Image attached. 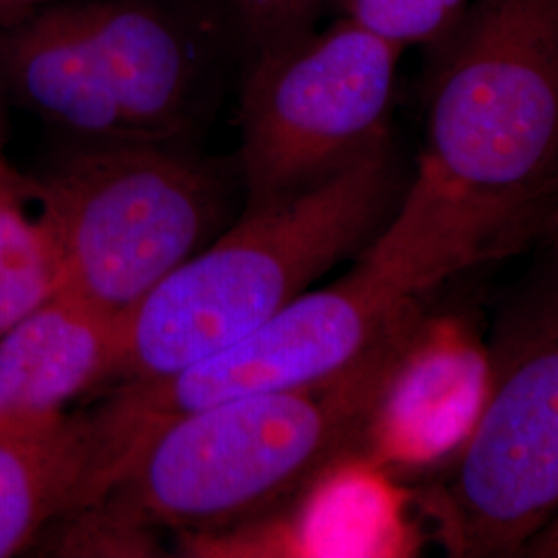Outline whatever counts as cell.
Listing matches in <instances>:
<instances>
[{
    "label": "cell",
    "instance_id": "cell-17",
    "mask_svg": "<svg viewBox=\"0 0 558 558\" xmlns=\"http://www.w3.org/2000/svg\"><path fill=\"white\" fill-rule=\"evenodd\" d=\"M521 555L558 558V513L539 530L534 538L525 544Z\"/></svg>",
    "mask_w": 558,
    "mask_h": 558
},
{
    "label": "cell",
    "instance_id": "cell-4",
    "mask_svg": "<svg viewBox=\"0 0 558 558\" xmlns=\"http://www.w3.org/2000/svg\"><path fill=\"white\" fill-rule=\"evenodd\" d=\"M422 296L373 240L343 278L300 294L234 345L174 375L112 387L89 414L96 439L89 500L156 426L226 399L331 379L414 319Z\"/></svg>",
    "mask_w": 558,
    "mask_h": 558
},
{
    "label": "cell",
    "instance_id": "cell-12",
    "mask_svg": "<svg viewBox=\"0 0 558 558\" xmlns=\"http://www.w3.org/2000/svg\"><path fill=\"white\" fill-rule=\"evenodd\" d=\"M77 7L137 140H177L191 122L197 64L174 21L141 0Z\"/></svg>",
    "mask_w": 558,
    "mask_h": 558
},
{
    "label": "cell",
    "instance_id": "cell-13",
    "mask_svg": "<svg viewBox=\"0 0 558 558\" xmlns=\"http://www.w3.org/2000/svg\"><path fill=\"white\" fill-rule=\"evenodd\" d=\"M94 463L89 414L0 433V558L29 548L87 502Z\"/></svg>",
    "mask_w": 558,
    "mask_h": 558
},
{
    "label": "cell",
    "instance_id": "cell-10",
    "mask_svg": "<svg viewBox=\"0 0 558 558\" xmlns=\"http://www.w3.org/2000/svg\"><path fill=\"white\" fill-rule=\"evenodd\" d=\"M0 92L77 141H140L77 0L0 23Z\"/></svg>",
    "mask_w": 558,
    "mask_h": 558
},
{
    "label": "cell",
    "instance_id": "cell-16",
    "mask_svg": "<svg viewBox=\"0 0 558 558\" xmlns=\"http://www.w3.org/2000/svg\"><path fill=\"white\" fill-rule=\"evenodd\" d=\"M331 0H232L248 59L317 27Z\"/></svg>",
    "mask_w": 558,
    "mask_h": 558
},
{
    "label": "cell",
    "instance_id": "cell-18",
    "mask_svg": "<svg viewBox=\"0 0 558 558\" xmlns=\"http://www.w3.org/2000/svg\"><path fill=\"white\" fill-rule=\"evenodd\" d=\"M69 2V0H0V23L20 20L34 11H40L44 7Z\"/></svg>",
    "mask_w": 558,
    "mask_h": 558
},
{
    "label": "cell",
    "instance_id": "cell-7",
    "mask_svg": "<svg viewBox=\"0 0 558 558\" xmlns=\"http://www.w3.org/2000/svg\"><path fill=\"white\" fill-rule=\"evenodd\" d=\"M401 54L341 15L248 59L240 98L244 209L313 189L389 140Z\"/></svg>",
    "mask_w": 558,
    "mask_h": 558
},
{
    "label": "cell",
    "instance_id": "cell-14",
    "mask_svg": "<svg viewBox=\"0 0 558 558\" xmlns=\"http://www.w3.org/2000/svg\"><path fill=\"white\" fill-rule=\"evenodd\" d=\"M62 283L54 216L38 177L0 160V333Z\"/></svg>",
    "mask_w": 558,
    "mask_h": 558
},
{
    "label": "cell",
    "instance_id": "cell-5",
    "mask_svg": "<svg viewBox=\"0 0 558 558\" xmlns=\"http://www.w3.org/2000/svg\"><path fill=\"white\" fill-rule=\"evenodd\" d=\"M60 288L122 319L205 248L223 209L218 172L172 141H77L38 177Z\"/></svg>",
    "mask_w": 558,
    "mask_h": 558
},
{
    "label": "cell",
    "instance_id": "cell-1",
    "mask_svg": "<svg viewBox=\"0 0 558 558\" xmlns=\"http://www.w3.org/2000/svg\"><path fill=\"white\" fill-rule=\"evenodd\" d=\"M430 48L424 147L379 234L426 292L558 205V0H474Z\"/></svg>",
    "mask_w": 558,
    "mask_h": 558
},
{
    "label": "cell",
    "instance_id": "cell-11",
    "mask_svg": "<svg viewBox=\"0 0 558 558\" xmlns=\"http://www.w3.org/2000/svg\"><path fill=\"white\" fill-rule=\"evenodd\" d=\"M120 319L59 288L0 333V433L69 412L108 385Z\"/></svg>",
    "mask_w": 558,
    "mask_h": 558
},
{
    "label": "cell",
    "instance_id": "cell-9",
    "mask_svg": "<svg viewBox=\"0 0 558 558\" xmlns=\"http://www.w3.org/2000/svg\"><path fill=\"white\" fill-rule=\"evenodd\" d=\"M405 495L375 461L348 453L294 499L218 534L186 536L193 557H405L414 534Z\"/></svg>",
    "mask_w": 558,
    "mask_h": 558
},
{
    "label": "cell",
    "instance_id": "cell-19",
    "mask_svg": "<svg viewBox=\"0 0 558 558\" xmlns=\"http://www.w3.org/2000/svg\"><path fill=\"white\" fill-rule=\"evenodd\" d=\"M4 143H7V98L0 92V160L4 158Z\"/></svg>",
    "mask_w": 558,
    "mask_h": 558
},
{
    "label": "cell",
    "instance_id": "cell-2",
    "mask_svg": "<svg viewBox=\"0 0 558 558\" xmlns=\"http://www.w3.org/2000/svg\"><path fill=\"white\" fill-rule=\"evenodd\" d=\"M422 311L331 379L226 399L156 426L98 497L62 523L73 557H147L156 527L218 534L294 499L329 463L360 451L366 424Z\"/></svg>",
    "mask_w": 558,
    "mask_h": 558
},
{
    "label": "cell",
    "instance_id": "cell-15",
    "mask_svg": "<svg viewBox=\"0 0 558 558\" xmlns=\"http://www.w3.org/2000/svg\"><path fill=\"white\" fill-rule=\"evenodd\" d=\"M474 0H339L341 15L405 50L435 44Z\"/></svg>",
    "mask_w": 558,
    "mask_h": 558
},
{
    "label": "cell",
    "instance_id": "cell-6",
    "mask_svg": "<svg viewBox=\"0 0 558 558\" xmlns=\"http://www.w3.org/2000/svg\"><path fill=\"white\" fill-rule=\"evenodd\" d=\"M472 433L426 507L456 557H513L558 513V271L499 320Z\"/></svg>",
    "mask_w": 558,
    "mask_h": 558
},
{
    "label": "cell",
    "instance_id": "cell-8",
    "mask_svg": "<svg viewBox=\"0 0 558 558\" xmlns=\"http://www.w3.org/2000/svg\"><path fill=\"white\" fill-rule=\"evenodd\" d=\"M488 350L458 317L422 315L360 442L387 474L442 468L478 418Z\"/></svg>",
    "mask_w": 558,
    "mask_h": 558
},
{
    "label": "cell",
    "instance_id": "cell-3",
    "mask_svg": "<svg viewBox=\"0 0 558 558\" xmlns=\"http://www.w3.org/2000/svg\"><path fill=\"white\" fill-rule=\"evenodd\" d=\"M398 193L389 137L313 189L244 209L120 319L108 385L174 375L246 338L360 255L393 216Z\"/></svg>",
    "mask_w": 558,
    "mask_h": 558
}]
</instances>
